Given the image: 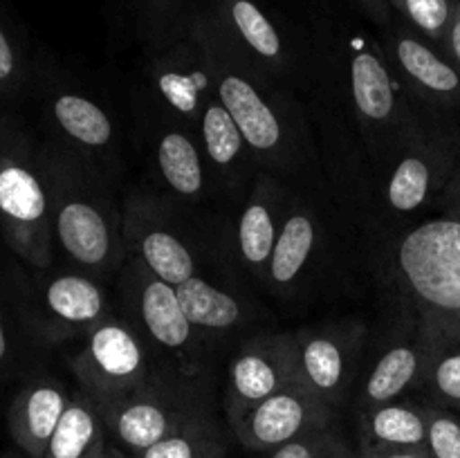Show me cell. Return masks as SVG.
Here are the masks:
<instances>
[{"label": "cell", "instance_id": "cell-16", "mask_svg": "<svg viewBox=\"0 0 460 458\" xmlns=\"http://www.w3.org/2000/svg\"><path fill=\"white\" fill-rule=\"evenodd\" d=\"M295 332H259L243 341L227 366L225 413L229 425L295 382Z\"/></svg>", "mask_w": 460, "mask_h": 458}, {"label": "cell", "instance_id": "cell-37", "mask_svg": "<svg viewBox=\"0 0 460 458\" xmlns=\"http://www.w3.org/2000/svg\"><path fill=\"white\" fill-rule=\"evenodd\" d=\"M440 49H443L445 57L454 63V67H456L460 75V0L454 3L452 22H449L447 36H445V43Z\"/></svg>", "mask_w": 460, "mask_h": 458}, {"label": "cell", "instance_id": "cell-17", "mask_svg": "<svg viewBox=\"0 0 460 458\" xmlns=\"http://www.w3.org/2000/svg\"><path fill=\"white\" fill-rule=\"evenodd\" d=\"M335 407L314 395L299 382L283 386L270 398L243 413L234 425V436L252 452H272L290 440L332 425Z\"/></svg>", "mask_w": 460, "mask_h": 458}, {"label": "cell", "instance_id": "cell-18", "mask_svg": "<svg viewBox=\"0 0 460 458\" xmlns=\"http://www.w3.org/2000/svg\"><path fill=\"white\" fill-rule=\"evenodd\" d=\"M382 48L400 84L418 103L436 112L460 110L458 70L425 36L409 25H389Z\"/></svg>", "mask_w": 460, "mask_h": 458}, {"label": "cell", "instance_id": "cell-39", "mask_svg": "<svg viewBox=\"0 0 460 458\" xmlns=\"http://www.w3.org/2000/svg\"><path fill=\"white\" fill-rule=\"evenodd\" d=\"M460 344V310L454 314V319L449 321V326L445 328V332L440 335V339L436 341V350L445 348V346H454Z\"/></svg>", "mask_w": 460, "mask_h": 458}, {"label": "cell", "instance_id": "cell-25", "mask_svg": "<svg viewBox=\"0 0 460 458\" xmlns=\"http://www.w3.org/2000/svg\"><path fill=\"white\" fill-rule=\"evenodd\" d=\"M153 160L171 196L184 202L205 200L209 169L191 128L171 119L162 121L153 135Z\"/></svg>", "mask_w": 460, "mask_h": 458}, {"label": "cell", "instance_id": "cell-42", "mask_svg": "<svg viewBox=\"0 0 460 458\" xmlns=\"http://www.w3.org/2000/svg\"><path fill=\"white\" fill-rule=\"evenodd\" d=\"M155 3H173V0H155Z\"/></svg>", "mask_w": 460, "mask_h": 458}, {"label": "cell", "instance_id": "cell-33", "mask_svg": "<svg viewBox=\"0 0 460 458\" xmlns=\"http://www.w3.org/2000/svg\"><path fill=\"white\" fill-rule=\"evenodd\" d=\"M337 445H340V438L328 427V429L310 431L301 438L272 449V452H268V458H331Z\"/></svg>", "mask_w": 460, "mask_h": 458}, {"label": "cell", "instance_id": "cell-20", "mask_svg": "<svg viewBox=\"0 0 460 458\" xmlns=\"http://www.w3.org/2000/svg\"><path fill=\"white\" fill-rule=\"evenodd\" d=\"M49 124L58 130L63 144L93 162L103 173L117 155V133L111 112L88 94L58 88L48 97Z\"/></svg>", "mask_w": 460, "mask_h": 458}, {"label": "cell", "instance_id": "cell-9", "mask_svg": "<svg viewBox=\"0 0 460 458\" xmlns=\"http://www.w3.org/2000/svg\"><path fill=\"white\" fill-rule=\"evenodd\" d=\"M112 443L133 456L211 411L209 384L157 368L151 380L102 409Z\"/></svg>", "mask_w": 460, "mask_h": 458}, {"label": "cell", "instance_id": "cell-28", "mask_svg": "<svg viewBox=\"0 0 460 458\" xmlns=\"http://www.w3.org/2000/svg\"><path fill=\"white\" fill-rule=\"evenodd\" d=\"M227 456V438L220 429L214 413L189 422L175 434L166 436L160 443L151 445L144 452L130 458H225Z\"/></svg>", "mask_w": 460, "mask_h": 458}, {"label": "cell", "instance_id": "cell-40", "mask_svg": "<svg viewBox=\"0 0 460 458\" xmlns=\"http://www.w3.org/2000/svg\"><path fill=\"white\" fill-rule=\"evenodd\" d=\"M331 458H358V454H355L353 449L346 447V445L340 440V445H337L335 452H332Z\"/></svg>", "mask_w": 460, "mask_h": 458}, {"label": "cell", "instance_id": "cell-11", "mask_svg": "<svg viewBox=\"0 0 460 458\" xmlns=\"http://www.w3.org/2000/svg\"><path fill=\"white\" fill-rule=\"evenodd\" d=\"M211 16L225 39L256 70L292 92L310 94L317 84L319 61L296 48L256 0H218Z\"/></svg>", "mask_w": 460, "mask_h": 458}, {"label": "cell", "instance_id": "cell-7", "mask_svg": "<svg viewBox=\"0 0 460 458\" xmlns=\"http://www.w3.org/2000/svg\"><path fill=\"white\" fill-rule=\"evenodd\" d=\"M434 112H427L416 133L376 180L367 225L380 236L398 232L400 225L434 205L458 171L454 137L431 121Z\"/></svg>", "mask_w": 460, "mask_h": 458}, {"label": "cell", "instance_id": "cell-38", "mask_svg": "<svg viewBox=\"0 0 460 458\" xmlns=\"http://www.w3.org/2000/svg\"><path fill=\"white\" fill-rule=\"evenodd\" d=\"M358 4L362 7V12L367 13L371 21L377 22V25H382V27L391 25V4H389V0H358Z\"/></svg>", "mask_w": 460, "mask_h": 458}, {"label": "cell", "instance_id": "cell-26", "mask_svg": "<svg viewBox=\"0 0 460 458\" xmlns=\"http://www.w3.org/2000/svg\"><path fill=\"white\" fill-rule=\"evenodd\" d=\"M111 443L102 409L76 389L43 458H112Z\"/></svg>", "mask_w": 460, "mask_h": 458}, {"label": "cell", "instance_id": "cell-14", "mask_svg": "<svg viewBox=\"0 0 460 458\" xmlns=\"http://www.w3.org/2000/svg\"><path fill=\"white\" fill-rule=\"evenodd\" d=\"M292 189L279 175L259 171L229 227L227 250L234 263L261 286H265L270 259L290 209Z\"/></svg>", "mask_w": 460, "mask_h": 458}, {"label": "cell", "instance_id": "cell-1", "mask_svg": "<svg viewBox=\"0 0 460 458\" xmlns=\"http://www.w3.org/2000/svg\"><path fill=\"white\" fill-rule=\"evenodd\" d=\"M189 25L209 54L216 94L238 124L261 169L295 189L319 191L326 187L308 106L296 92L247 63L225 39L211 13H196Z\"/></svg>", "mask_w": 460, "mask_h": 458}, {"label": "cell", "instance_id": "cell-36", "mask_svg": "<svg viewBox=\"0 0 460 458\" xmlns=\"http://www.w3.org/2000/svg\"><path fill=\"white\" fill-rule=\"evenodd\" d=\"M436 205L443 211L447 218L460 220V169L452 175L445 189L440 191V196L436 198Z\"/></svg>", "mask_w": 460, "mask_h": 458}, {"label": "cell", "instance_id": "cell-21", "mask_svg": "<svg viewBox=\"0 0 460 458\" xmlns=\"http://www.w3.org/2000/svg\"><path fill=\"white\" fill-rule=\"evenodd\" d=\"M70 400L72 393L67 386L48 373H36L22 382L9 402L7 429L25 456H45Z\"/></svg>", "mask_w": 460, "mask_h": 458}, {"label": "cell", "instance_id": "cell-13", "mask_svg": "<svg viewBox=\"0 0 460 458\" xmlns=\"http://www.w3.org/2000/svg\"><path fill=\"white\" fill-rule=\"evenodd\" d=\"M364 344L367 326L358 317L295 330V382L337 407L353 384Z\"/></svg>", "mask_w": 460, "mask_h": 458}, {"label": "cell", "instance_id": "cell-12", "mask_svg": "<svg viewBox=\"0 0 460 458\" xmlns=\"http://www.w3.org/2000/svg\"><path fill=\"white\" fill-rule=\"evenodd\" d=\"M146 76L164 119L178 121L196 133L207 103L218 94L209 54L189 22L178 39L153 54Z\"/></svg>", "mask_w": 460, "mask_h": 458}, {"label": "cell", "instance_id": "cell-27", "mask_svg": "<svg viewBox=\"0 0 460 458\" xmlns=\"http://www.w3.org/2000/svg\"><path fill=\"white\" fill-rule=\"evenodd\" d=\"M359 434L362 443L368 445L425 449L429 436V407L402 398L380 404L362 411Z\"/></svg>", "mask_w": 460, "mask_h": 458}, {"label": "cell", "instance_id": "cell-29", "mask_svg": "<svg viewBox=\"0 0 460 458\" xmlns=\"http://www.w3.org/2000/svg\"><path fill=\"white\" fill-rule=\"evenodd\" d=\"M456 0H389L391 9L404 18L409 27L443 48Z\"/></svg>", "mask_w": 460, "mask_h": 458}, {"label": "cell", "instance_id": "cell-10", "mask_svg": "<svg viewBox=\"0 0 460 458\" xmlns=\"http://www.w3.org/2000/svg\"><path fill=\"white\" fill-rule=\"evenodd\" d=\"M70 368L81 393L103 409L151 380L160 366L137 328L111 313L84 337Z\"/></svg>", "mask_w": 460, "mask_h": 458}, {"label": "cell", "instance_id": "cell-30", "mask_svg": "<svg viewBox=\"0 0 460 458\" xmlns=\"http://www.w3.org/2000/svg\"><path fill=\"white\" fill-rule=\"evenodd\" d=\"M422 389L443 409H460V348L445 346L431 357Z\"/></svg>", "mask_w": 460, "mask_h": 458}, {"label": "cell", "instance_id": "cell-24", "mask_svg": "<svg viewBox=\"0 0 460 458\" xmlns=\"http://www.w3.org/2000/svg\"><path fill=\"white\" fill-rule=\"evenodd\" d=\"M434 353L436 346L422 335L420 328L416 339L391 344L364 377L358 395L359 409L368 411L380 404L400 400L407 391L420 389Z\"/></svg>", "mask_w": 460, "mask_h": 458}, {"label": "cell", "instance_id": "cell-5", "mask_svg": "<svg viewBox=\"0 0 460 458\" xmlns=\"http://www.w3.org/2000/svg\"><path fill=\"white\" fill-rule=\"evenodd\" d=\"M0 233L27 268H52L57 247L43 148L7 115L0 117Z\"/></svg>", "mask_w": 460, "mask_h": 458}, {"label": "cell", "instance_id": "cell-35", "mask_svg": "<svg viewBox=\"0 0 460 458\" xmlns=\"http://www.w3.org/2000/svg\"><path fill=\"white\" fill-rule=\"evenodd\" d=\"M358 458H431V454L427 447H380V445L359 443Z\"/></svg>", "mask_w": 460, "mask_h": 458}, {"label": "cell", "instance_id": "cell-2", "mask_svg": "<svg viewBox=\"0 0 460 458\" xmlns=\"http://www.w3.org/2000/svg\"><path fill=\"white\" fill-rule=\"evenodd\" d=\"M328 67L331 75L319 61V72L353 124L377 180L416 133L429 108L418 103L400 84L382 43L359 30L340 45V54Z\"/></svg>", "mask_w": 460, "mask_h": 458}, {"label": "cell", "instance_id": "cell-8", "mask_svg": "<svg viewBox=\"0 0 460 458\" xmlns=\"http://www.w3.org/2000/svg\"><path fill=\"white\" fill-rule=\"evenodd\" d=\"M22 328L43 346L85 337L112 313L102 278L81 269H31L12 283Z\"/></svg>", "mask_w": 460, "mask_h": 458}, {"label": "cell", "instance_id": "cell-3", "mask_svg": "<svg viewBox=\"0 0 460 458\" xmlns=\"http://www.w3.org/2000/svg\"><path fill=\"white\" fill-rule=\"evenodd\" d=\"M54 247L76 269L103 278L124 263V211L117 209L103 173L66 144H45Z\"/></svg>", "mask_w": 460, "mask_h": 458}, {"label": "cell", "instance_id": "cell-34", "mask_svg": "<svg viewBox=\"0 0 460 458\" xmlns=\"http://www.w3.org/2000/svg\"><path fill=\"white\" fill-rule=\"evenodd\" d=\"M27 79V67L16 43L0 25V99H9L21 92Z\"/></svg>", "mask_w": 460, "mask_h": 458}, {"label": "cell", "instance_id": "cell-6", "mask_svg": "<svg viewBox=\"0 0 460 458\" xmlns=\"http://www.w3.org/2000/svg\"><path fill=\"white\" fill-rule=\"evenodd\" d=\"M124 317L137 328L160 371L196 384L211 382V344L189 321L178 290L128 256L119 278Z\"/></svg>", "mask_w": 460, "mask_h": 458}, {"label": "cell", "instance_id": "cell-15", "mask_svg": "<svg viewBox=\"0 0 460 458\" xmlns=\"http://www.w3.org/2000/svg\"><path fill=\"white\" fill-rule=\"evenodd\" d=\"M124 242L128 256L171 286L178 287L180 283L202 274L198 251H193L182 229L148 193H135L126 202Z\"/></svg>", "mask_w": 460, "mask_h": 458}, {"label": "cell", "instance_id": "cell-19", "mask_svg": "<svg viewBox=\"0 0 460 458\" xmlns=\"http://www.w3.org/2000/svg\"><path fill=\"white\" fill-rule=\"evenodd\" d=\"M317 191L292 189L290 209L279 232L268 265L265 287L277 296H290L301 290L305 277L326 247V220L313 196Z\"/></svg>", "mask_w": 460, "mask_h": 458}, {"label": "cell", "instance_id": "cell-22", "mask_svg": "<svg viewBox=\"0 0 460 458\" xmlns=\"http://www.w3.org/2000/svg\"><path fill=\"white\" fill-rule=\"evenodd\" d=\"M196 137L205 153L211 178H216L225 191L245 198L254 178L263 169L254 160L241 128L218 97L207 103L196 126Z\"/></svg>", "mask_w": 460, "mask_h": 458}, {"label": "cell", "instance_id": "cell-23", "mask_svg": "<svg viewBox=\"0 0 460 458\" xmlns=\"http://www.w3.org/2000/svg\"><path fill=\"white\" fill-rule=\"evenodd\" d=\"M175 290L189 321L209 344L245 330L261 317V310L252 304V299L202 274L180 283Z\"/></svg>", "mask_w": 460, "mask_h": 458}, {"label": "cell", "instance_id": "cell-32", "mask_svg": "<svg viewBox=\"0 0 460 458\" xmlns=\"http://www.w3.org/2000/svg\"><path fill=\"white\" fill-rule=\"evenodd\" d=\"M427 449L431 458H460V420L443 407H429Z\"/></svg>", "mask_w": 460, "mask_h": 458}, {"label": "cell", "instance_id": "cell-31", "mask_svg": "<svg viewBox=\"0 0 460 458\" xmlns=\"http://www.w3.org/2000/svg\"><path fill=\"white\" fill-rule=\"evenodd\" d=\"M18 330L25 332V328L18 317L13 290L12 286L0 281V384L12 380L22 364Z\"/></svg>", "mask_w": 460, "mask_h": 458}, {"label": "cell", "instance_id": "cell-41", "mask_svg": "<svg viewBox=\"0 0 460 458\" xmlns=\"http://www.w3.org/2000/svg\"><path fill=\"white\" fill-rule=\"evenodd\" d=\"M0 458H30V456H25L22 452H4Z\"/></svg>", "mask_w": 460, "mask_h": 458}, {"label": "cell", "instance_id": "cell-4", "mask_svg": "<svg viewBox=\"0 0 460 458\" xmlns=\"http://www.w3.org/2000/svg\"><path fill=\"white\" fill-rule=\"evenodd\" d=\"M373 268L382 287L420 314V332L436 346L460 310V220H425L380 236Z\"/></svg>", "mask_w": 460, "mask_h": 458}]
</instances>
